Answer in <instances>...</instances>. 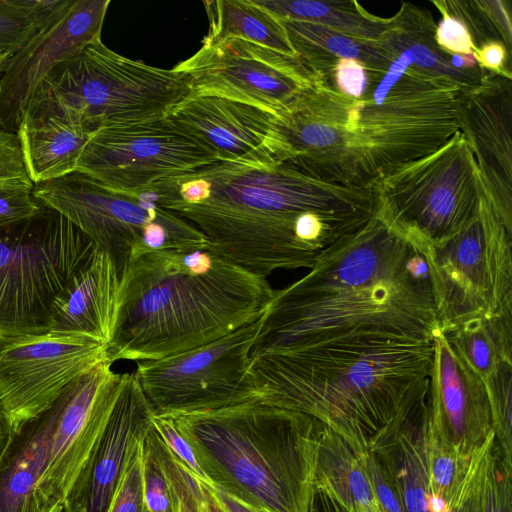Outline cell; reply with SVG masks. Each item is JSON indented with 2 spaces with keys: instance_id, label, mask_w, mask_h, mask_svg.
<instances>
[{
  "instance_id": "cell-1",
  "label": "cell",
  "mask_w": 512,
  "mask_h": 512,
  "mask_svg": "<svg viewBox=\"0 0 512 512\" xmlns=\"http://www.w3.org/2000/svg\"><path fill=\"white\" fill-rule=\"evenodd\" d=\"M140 194L198 229L211 252L266 279L310 269L376 212L373 190L326 183L287 163L214 160Z\"/></svg>"
},
{
  "instance_id": "cell-2",
  "label": "cell",
  "mask_w": 512,
  "mask_h": 512,
  "mask_svg": "<svg viewBox=\"0 0 512 512\" xmlns=\"http://www.w3.org/2000/svg\"><path fill=\"white\" fill-rule=\"evenodd\" d=\"M440 332L423 256L375 212L300 279L274 289L250 357L316 347L432 343Z\"/></svg>"
},
{
  "instance_id": "cell-3",
  "label": "cell",
  "mask_w": 512,
  "mask_h": 512,
  "mask_svg": "<svg viewBox=\"0 0 512 512\" xmlns=\"http://www.w3.org/2000/svg\"><path fill=\"white\" fill-rule=\"evenodd\" d=\"M460 88L410 68L403 57L374 70L358 99L315 78L275 115L284 163L326 183L373 190L459 131Z\"/></svg>"
},
{
  "instance_id": "cell-4",
  "label": "cell",
  "mask_w": 512,
  "mask_h": 512,
  "mask_svg": "<svg viewBox=\"0 0 512 512\" xmlns=\"http://www.w3.org/2000/svg\"><path fill=\"white\" fill-rule=\"evenodd\" d=\"M273 293L207 247L148 252L121 277L108 358L137 363L205 345L258 319Z\"/></svg>"
},
{
  "instance_id": "cell-5",
  "label": "cell",
  "mask_w": 512,
  "mask_h": 512,
  "mask_svg": "<svg viewBox=\"0 0 512 512\" xmlns=\"http://www.w3.org/2000/svg\"><path fill=\"white\" fill-rule=\"evenodd\" d=\"M433 345L316 347L250 357L256 401L316 419L366 452L428 396Z\"/></svg>"
},
{
  "instance_id": "cell-6",
  "label": "cell",
  "mask_w": 512,
  "mask_h": 512,
  "mask_svg": "<svg viewBox=\"0 0 512 512\" xmlns=\"http://www.w3.org/2000/svg\"><path fill=\"white\" fill-rule=\"evenodd\" d=\"M168 416L208 483L267 512H309L323 424L252 400Z\"/></svg>"
},
{
  "instance_id": "cell-7",
  "label": "cell",
  "mask_w": 512,
  "mask_h": 512,
  "mask_svg": "<svg viewBox=\"0 0 512 512\" xmlns=\"http://www.w3.org/2000/svg\"><path fill=\"white\" fill-rule=\"evenodd\" d=\"M192 94L183 73L126 58L100 40L58 64L39 84L22 117L75 118L96 132L163 118Z\"/></svg>"
},
{
  "instance_id": "cell-8",
  "label": "cell",
  "mask_w": 512,
  "mask_h": 512,
  "mask_svg": "<svg viewBox=\"0 0 512 512\" xmlns=\"http://www.w3.org/2000/svg\"><path fill=\"white\" fill-rule=\"evenodd\" d=\"M94 248L45 205L33 215L0 221V336L48 332L54 298Z\"/></svg>"
},
{
  "instance_id": "cell-9",
  "label": "cell",
  "mask_w": 512,
  "mask_h": 512,
  "mask_svg": "<svg viewBox=\"0 0 512 512\" xmlns=\"http://www.w3.org/2000/svg\"><path fill=\"white\" fill-rule=\"evenodd\" d=\"M373 191L376 214L422 256L464 229L486 192L460 131L395 170Z\"/></svg>"
},
{
  "instance_id": "cell-10",
  "label": "cell",
  "mask_w": 512,
  "mask_h": 512,
  "mask_svg": "<svg viewBox=\"0 0 512 512\" xmlns=\"http://www.w3.org/2000/svg\"><path fill=\"white\" fill-rule=\"evenodd\" d=\"M33 195L105 251L120 278L148 252L207 247L200 231L182 218L142 195L112 190L77 171L34 185Z\"/></svg>"
},
{
  "instance_id": "cell-11",
  "label": "cell",
  "mask_w": 512,
  "mask_h": 512,
  "mask_svg": "<svg viewBox=\"0 0 512 512\" xmlns=\"http://www.w3.org/2000/svg\"><path fill=\"white\" fill-rule=\"evenodd\" d=\"M423 258L441 332L512 306V231L486 192L468 225Z\"/></svg>"
},
{
  "instance_id": "cell-12",
  "label": "cell",
  "mask_w": 512,
  "mask_h": 512,
  "mask_svg": "<svg viewBox=\"0 0 512 512\" xmlns=\"http://www.w3.org/2000/svg\"><path fill=\"white\" fill-rule=\"evenodd\" d=\"M261 316L197 348L137 362L134 373L154 415L213 410L256 400L247 369Z\"/></svg>"
},
{
  "instance_id": "cell-13",
  "label": "cell",
  "mask_w": 512,
  "mask_h": 512,
  "mask_svg": "<svg viewBox=\"0 0 512 512\" xmlns=\"http://www.w3.org/2000/svg\"><path fill=\"white\" fill-rule=\"evenodd\" d=\"M106 360L107 344L86 334L0 336V405L11 430L44 412L69 384Z\"/></svg>"
},
{
  "instance_id": "cell-14",
  "label": "cell",
  "mask_w": 512,
  "mask_h": 512,
  "mask_svg": "<svg viewBox=\"0 0 512 512\" xmlns=\"http://www.w3.org/2000/svg\"><path fill=\"white\" fill-rule=\"evenodd\" d=\"M216 160L166 117L98 129L76 171L119 192L140 194L154 183Z\"/></svg>"
},
{
  "instance_id": "cell-15",
  "label": "cell",
  "mask_w": 512,
  "mask_h": 512,
  "mask_svg": "<svg viewBox=\"0 0 512 512\" xmlns=\"http://www.w3.org/2000/svg\"><path fill=\"white\" fill-rule=\"evenodd\" d=\"M174 69L195 95H213L250 104L274 115L315 80L297 56L236 37L202 40L201 48Z\"/></svg>"
},
{
  "instance_id": "cell-16",
  "label": "cell",
  "mask_w": 512,
  "mask_h": 512,
  "mask_svg": "<svg viewBox=\"0 0 512 512\" xmlns=\"http://www.w3.org/2000/svg\"><path fill=\"white\" fill-rule=\"evenodd\" d=\"M126 376L106 360L69 384L51 405L53 421L35 490L40 512L63 504L107 424Z\"/></svg>"
},
{
  "instance_id": "cell-17",
  "label": "cell",
  "mask_w": 512,
  "mask_h": 512,
  "mask_svg": "<svg viewBox=\"0 0 512 512\" xmlns=\"http://www.w3.org/2000/svg\"><path fill=\"white\" fill-rule=\"evenodd\" d=\"M110 0H56L0 74V129L16 133L42 80L61 62L100 41Z\"/></svg>"
},
{
  "instance_id": "cell-18",
  "label": "cell",
  "mask_w": 512,
  "mask_h": 512,
  "mask_svg": "<svg viewBox=\"0 0 512 512\" xmlns=\"http://www.w3.org/2000/svg\"><path fill=\"white\" fill-rule=\"evenodd\" d=\"M165 117L211 150L216 160L258 167L285 161L276 116L256 106L192 94Z\"/></svg>"
},
{
  "instance_id": "cell-19",
  "label": "cell",
  "mask_w": 512,
  "mask_h": 512,
  "mask_svg": "<svg viewBox=\"0 0 512 512\" xmlns=\"http://www.w3.org/2000/svg\"><path fill=\"white\" fill-rule=\"evenodd\" d=\"M457 117L490 203L512 231V78L486 71L479 85L460 88Z\"/></svg>"
},
{
  "instance_id": "cell-20",
  "label": "cell",
  "mask_w": 512,
  "mask_h": 512,
  "mask_svg": "<svg viewBox=\"0 0 512 512\" xmlns=\"http://www.w3.org/2000/svg\"><path fill=\"white\" fill-rule=\"evenodd\" d=\"M428 388V430L471 458L495 437L484 381L444 333L433 342Z\"/></svg>"
},
{
  "instance_id": "cell-21",
  "label": "cell",
  "mask_w": 512,
  "mask_h": 512,
  "mask_svg": "<svg viewBox=\"0 0 512 512\" xmlns=\"http://www.w3.org/2000/svg\"><path fill=\"white\" fill-rule=\"evenodd\" d=\"M153 415L135 373H127L107 424L65 497V512H109L130 452Z\"/></svg>"
},
{
  "instance_id": "cell-22",
  "label": "cell",
  "mask_w": 512,
  "mask_h": 512,
  "mask_svg": "<svg viewBox=\"0 0 512 512\" xmlns=\"http://www.w3.org/2000/svg\"><path fill=\"white\" fill-rule=\"evenodd\" d=\"M120 282L111 257L95 246L54 298L49 331L86 334L108 346L117 318Z\"/></svg>"
},
{
  "instance_id": "cell-23",
  "label": "cell",
  "mask_w": 512,
  "mask_h": 512,
  "mask_svg": "<svg viewBox=\"0 0 512 512\" xmlns=\"http://www.w3.org/2000/svg\"><path fill=\"white\" fill-rule=\"evenodd\" d=\"M427 398L399 415L371 441L368 449L389 475L404 512H430L425 449Z\"/></svg>"
},
{
  "instance_id": "cell-24",
  "label": "cell",
  "mask_w": 512,
  "mask_h": 512,
  "mask_svg": "<svg viewBox=\"0 0 512 512\" xmlns=\"http://www.w3.org/2000/svg\"><path fill=\"white\" fill-rule=\"evenodd\" d=\"M388 19V26L377 43L391 57H403L410 68L461 88L481 83L486 70L460 71L452 67V54L441 50L435 41L436 23L429 10L402 3L398 12Z\"/></svg>"
},
{
  "instance_id": "cell-25",
  "label": "cell",
  "mask_w": 512,
  "mask_h": 512,
  "mask_svg": "<svg viewBox=\"0 0 512 512\" xmlns=\"http://www.w3.org/2000/svg\"><path fill=\"white\" fill-rule=\"evenodd\" d=\"M33 185L76 171L81 154L94 132L74 118L22 117L16 131Z\"/></svg>"
},
{
  "instance_id": "cell-26",
  "label": "cell",
  "mask_w": 512,
  "mask_h": 512,
  "mask_svg": "<svg viewBox=\"0 0 512 512\" xmlns=\"http://www.w3.org/2000/svg\"><path fill=\"white\" fill-rule=\"evenodd\" d=\"M52 421L50 406L12 430L0 455V512H40L35 490Z\"/></svg>"
},
{
  "instance_id": "cell-27",
  "label": "cell",
  "mask_w": 512,
  "mask_h": 512,
  "mask_svg": "<svg viewBox=\"0 0 512 512\" xmlns=\"http://www.w3.org/2000/svg\"><path fill=\"white\" fill-rule=\"evenodd\" d=\"M366 452L323 425L315 488L328 493L348 512H382L368 472Z\"/></svg>"
},
{
  "instance_id": "cell-28",
  "label": "cell",
  "mask_w": 512,
  "mask_h": 512,
  "mask_svg": "<svg viewBox=\"0 0 512 512\" xmlns=\"http://www.w3.org/2000/svg\"><path fill=\"white\" fill-rule=\"evenodd\" d=\"M280 20L296 56L315 78L325 77L342 58L376 70L388 69L394 60L377 41L351 37L314 23Z\"/></svg>"
},
{
  "instance_id": "cell-29",
  "label": "cell",
  "mask_w": 512,
  "mask_h": 512,
  "mask_svg": "<svg viewBox=\"0 0 512 512\" xmlns=\"http://www.w3.org/2000/svg\"><path fill=\"white\" fill-rule=\"evenodd\" d=\"M209 20L206 41L240 38L296 56L280 19L253 0L204 1Z\"/></svg>"
},
{
  "instance_id": "cell-30",
  "label": "cell",
  "mask_w": 512,
  "mask_h": 512,
  "mask_svg": "<svg viewBox=\"0 0 512 512\" xmlns=\"http://www.w3.org/2000/svg\"><path fill=\"white\" fill-rule=\"evenodd\" d=\"M275 15L321 25L342 34L377 41L388 26V18L370 14L357 1L253 0Z\"/></svg>"
},
{
  "instance_id": "cell-31",
  "label": "cell",
  "mask_w": 512,
  "mask_h": 512,
  "mask_svg": "<svg viewBox=\"0 0 512 512\" xmlns=\"http://www.w3.org/2000/svg\"><path fill=\"white\" fill-rule=\"evenodd\" d=\"M444 334L483 381L500 367L512 365V306Z\"/></svg>"
},
{
  "instance_id": "cell-32",
  "label": "cell",
  "mask_w": 512,
  "mask_h": 512,
  "mask_svg": "<svg viewBox=\"0 0 512 512\" xmlns=\"http://www.w3.org/2000/svg\"><path fill=\"white\" fill-rule=\"evenodd\" d=\"M494 441L495 437L491 438L474 456L468 458L432 434L427 425L425 449L430 492L442 497L452 509L475 463Z\"/></svg>"
},
{
  "instance_id": "cell-33",
  "label": "cell",
  "mask_w": 512,
  "mask_h": 512,
  "mask_svg": "<svg viewBox=\"0 0 512 512\" xmlns=\"http://www.w3.org/2000/svg\"><path fill=\"white\" fill-rule=\"evenodd\" d=\"M159 451L174 494L177 512H226L213 496L208 484L178 461L160 436Z\"/></svg>"
},
{
  "instance_id": "cell-34",
  "label": "cell",
  "mask_w": 512,
  "mask_h": 512,
  "mask_svg": "<svg viewBox=\"0 0 512 512\" xmlns=\"http://www.w3.org/2000/svg\"><path fill=\"white\" fill-rule=\"evenodd\" d=\"M496 451L502 465L512 471V365H504L484 380Z\"/></svg>"
},
{
  "instance_id": "cell-35",
  "label": "cell",
  "mask_w": 512,
  "mask_h": 512,
  "mask_svg": "<svg viewBox=\"0 0 512 512\" xmlns=\"http://www.w3.org/2000/svg\"><path fill=\"white\" fill-rule=\"evenodd\" d=\"M56 0H0V52L10 55L35 31Z\"/></svg>"
},
{
  "instance_id": "cell-36",
  "label": "cell",
  "mask_w": 512,
  "mask_h": 512,
  "mask_svg": "<svg viewBox=\"0 0 512 512\" xmlns=\"http://www.w3.org/2000/svg\"><path fill=\"white\" fill-rule=\"evenodd\" d=\"M143 487L146 512H177L174 494L159 451V436L152 426L142 440Z\"/></svg>"
},
{
  "instance_id": "cell-37",
  "label": "cell",
  "mask_w": 512,
  "mask_h": 512,
  "mask_svg": "<svg viewBox=\"0 0 512 512\" xmlns=\"http://www.w3.org/2000/svg\"><path fill=\"white\" fill-rule=\"evenodd\" d=\"M432 4L440 13L450 15L464 24L471 36L473 51L493 41L501 42L505 46L485 0H438L432 1Z\"/></svg>"
},
{
  "instance_id": "cell-38",
  "label": "cell",
  "mask_w": 512,
  "mask_h": 512,
  "mask_svg": "<svg viewBox=\"0 0 512 512\" xmlns=\"http://www.w3.org/2000/svg\"><path fill=\"white\" fill-rule=\"evenodd\" d=\"M143 438L135 443L130 452L126 471L109 512H146L142 465Z\"/></svg>"
},
{
  "instance_id": "cell-39",
  "label": "cell",
  "mask_w": 512,
  "mask_h": 512,
  "mask_svg": "<svg viewBox=\"0 0 512 512\" xmlns=\"http://www.w3.org/2000/svg\"><path fill=\"white\" fill-rule=\"evenodd\" d=\"M0 189L33 191L16 133L0 129Z\"/></svg>"
},
{
  "instance_id": "cell-40",
  "label": "cell",
  "mask_w": 512,
  "mask_h": 512,
  "mask_svg": "<svg viewBox=\"0 0 512 512\" xmlns=\"http://www.w3.org/2000/svg\"><path fill=\"white\" fill-rule=\"evenodd\" d=\"M357 60L342 58L337 60L330 72L319 79L324 80L340 94L358 99L367 90L373 72Z\"/></svg>"
},
{
  "instance_id": "cell-41",
  "label": "cell",
  "mask_w": 512,
  "mask_h": 512,
  "mask_svg": "<svg viewBox=\"0 0 512 512\" xmlns=\"http://www.w3.org/2000/svg\"><path fill=\"white\" fill-rule=\"evenodd\" d=\"M512 471L501 463L495 451L486 477L483 512H512Z\"/></svg>"
},
{
  "instance_id": "cell-42",
  "label": "cell",
  "mask_w": 512,
  "mask_h": 512,
  "mask_svg": "<svg viewBox=\"0 0 512 512\" xmlns=\"http://www.w3.org/2000/svg\"><path fill=\"white\" fill-rule=\"evenodd\" d=\"M152 426L172 453L196 477L208 483L188 442L181 436L168 416L153 415Z\"/></svg>"
},
{
  "instance_id": "cell-43",
  "label": "cell",
  "mask_w": 512,
  "mask_h": 512,
  "mask_svg": "<svg viewBox=\"0 0 512 512\" xmlns=\"http://www.w3.org/2000/svg\"><path fill=\"white\" fill-rule=\"evenodd\" d=\"M442 14V19L436 24L435 41L439 48L450 54L473 53L471 36L458 19Z\"/></svg>"
},
{
  "instance_id": "cell-44",
  "label": "cell",
  "mask_w": 512,
  "mask_h": 512,
  "mask_svg": "<svg viewBox=\"0 0 512 512\" xmlns=\"http://www.w3.org/2000/svg\"><path fill=\"white\" fill-rule=\"evenodd\" d=\"M368 472L382 512H404L399 494L377 456L367 451Z\"/></svg>"
},
{
  "instance_id": "cell-45",
  "label": "cell",
  "mask_w": 512,
  "mask_h": 512,
  "mask_svg": "<svg viewBox=\"0 0 512 512\" xmlns=\"http://www.w3.org/2000/svg\"><path fill=\"white\" fill-rule=\"evenodd\" d=\"M42 207L33 191L0 189V221L27 217Z\"/></svg>"
},
{
  "instance_id": "cell-46",
  "label": "cell",
  "mask_w": 512,
  "mask_h": 512,
  "mask_svg": "<svg viewBox=\"0 0 512 512\" xmlns=\"http://www.w3.org/2000/svg\"><path fill=\"white\" fill-rule=\"evenodd\" d=\"M473 54L481 69L512 78L511 52L501 42H488L474 50Z\"/></svg>"
},
{
  "instance_id": "cell-47",
  "label": "cell",
  "mask_w": 512,
  "mask_h": 512,
  "mask_svg": "<svg viewBox=\"0 0 512 512\" xmlns=\"http://www.w3.org/2000/svg\"><path fill=\"white\" fill-rule=\"evenodd\" d=\"M491 462L461 489L452 512H483L484 486Z\"/></svg>"
},
{
  "instance_id": "cell-48",
  "label": "cell",
  "mask_w": 512,
  "mask_h": 512,
  "mask_svg": "<svg viewBox=\"0 0 512 512\" xmlns=\"http://www.w3.org/2000/svg\"><path fill=\"white\" fill-rule=\"evenodd\" d=\"M207 483V482H206ZM213 496L218 501V503L226 510V512H267L264 510H260L249 506L222 491L221 489L213 486L210 483H207Z\"/></svg>"
},
{
  "instance_id": "cell-49",
  "label": "cell",
  "mask_w": 512,
  "mask_h": 512,
  "mask_svg": "<svg viewBox=\"0 0 512 512\" xmlns=\"http://www.w3.org/2000/svg\"><path fill=\"white\" fill-rule=\"evenodd\" d=\"M309 512H348L336 499L328 493L316 489Z\"/></svg>"
},
{
  "instance_id": "cell-50",
  "label": "cell",
  "mask_w": 512,
  "mask_h": 512,
  "mask_svg": "<svg viewBox=\"0 0 512 512\" xmlns=\"http://www.w3.org/2000/svg\"><path fill=\"white\" fill-rule=\"evenodd\" d=\"M12 430L0 405V455L5 449Z\"/></svg>"
},
{
  "instance_id": "cell-51",
  "label": "cell",
  "mask_w": 512,
  "mask_h": 512,
  "mask_svg": "<svg viewBox=\"0 0 512 512\" xmlns=\"http://www.w3.org/2000/svg\"><path fill=\"white\" fill-rule=\"evenodd\" d=\"M8 57V55L0 52V74H1V71L3 69V65H4V62L6 60V58Z\"/></svg>"
},
{
  "instance_id": "cell-52",
  "label": "cell",
  "mask_w": 512,
  "mask_h": 512,
  "mask_svg": "<svg viewBox=\"0 0 512 512\" xmlns=\"http://www.w3.org/2000/svg\"><path fill=\"white\" fill-rule=\"evenodd\" d=\"M63 505H58L47 512H60Z\"/></svg>"
},
{
  "instance_id": "cell-53",
  "label": "cell",
  "mask_w": 512,
  "mask_h": 512,
  "mask_svg": "<svg viewBox=\"0 0 512 512\" xmlns=\"http://www.w3.org/2000/svg\"><path fill=\"white\" fill-rule=\"evenodd\" d=\"M60 512H63V506H62V509H61V511H60Z\"/></svg>"
},
{
  "instance_id": "cell-54",
  "label": "cell",
  "mask_w": 512,
  "mask_h": 512,
  "mask_svg": "<svg viewBox=\"0 0 512 512\" xmlns=\"http://www.w3.org/2000/svg\"><path fill=\"white\" fill-rule=\"evenodd\" d=\"M63 512H65V511L63 510Z\"/></svg>"
}]
</instances>
